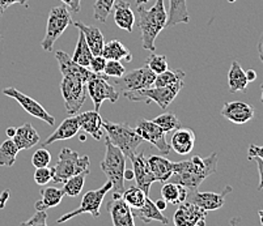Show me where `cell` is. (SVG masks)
Returning a JSON list of instances; mask_svg holds the SVG:
<instances>
[{
	"instance_id": "obj_1",
	"label": "cell",
	"mask_w": 263,
	"mask_h": 226,
	"mask_svg": "<svg viewBox=\"0 0 263 226\" xmlns=\"http://www.w3.org/2000/svg\"><path fill=\"white\" fill-rule=\"evenodd\" d=\"M217 170V154L211 153L202 158L199 156L191 157L189 161L173 162V175L171 182L185 186L190 191L198 190L199 186Z\"/></svg>"
},
{
	"instance_id": "obj_2",
	"label": "cell",
	"mask_w": 263,
	"mask_h": 226,
	"mask_svg": "<svg viewBox=\"0 0 263 226\" xmlns=\"http://www.w3.org/2000/svg\"><path fill=\"white\" fill-rule=\"evenodd\" d=\"M138 13H139V26L142 33V45L143 49L148 51H155V42L157 35L161 33L162 29L166 28L168 21V12L165 8L164 0H156L154 7L145 9L144 7L138 6Z\"/></svg>"
},
{
	"instance_id": "obj_3",
	"label": "cell",
	"mask_w": 263,
	"mask_h": 226,
	"mask_svg": "<svg viewBox=\"0 0 263 226\" xmlns=\"http://www.w3.org/2000/svg\"><path fill=\"white\" fill-rule=\"evenodd\" d=\"M102 128L106 131L107 139L117 148L121 149L126 158H133L136 154V149L144 142V140L136 134L135 130L131 128L127 123L110 122L107 119L102 120Z\"/></svg>"
},
{
	"instance_id": "obj_4",
	"label": "cell",
	"mask_w": 263,
	"mask_h": 226,
	"mask_svg": "<svg viewBox=\"0 0 263 226\" xmlns=\"http://www.w3.org/2000/svg\"><path fill=\"white\" fill-rule=\"evenodd\" d=\"M105 157L101 161V170L106 175L107 180L111 182V190L114 194L122 195L124 191L123 173L126 170V156L111 144L109 139H105Z\"/></svg>"
},
{
	"instance_id": "obj_5",
	"label": "cell",
	"mask_w": 263,
	"mask_h": 226,
	"mask_svg": "<svg viewBox=\"0 0 263 226\" xmlns=\"http://www.w3.org/2000/svg\"><path fill=\"white\" fill-rule=\"evenodd\" d=\"M89 165L90 159L88 156H79L76 151L63 148L59 153L58 162L52 166V170H54L52 182L64 183L68 178L80 174V173L89 174Z\"/></svg>"
},
{
	"instance_id": "obj_6",
	"label": "cell",
	"mask_w": 263,
	"mask_h": 226,
	"mask_svg": "<svg viewBox=\"0 0 263 226\" xmlns=\"http://www.w3.org/2000/svg\"><path fill=\"white\" fill-rule=\"evenodd\" d=\"M182 88L183 80H179L168 87H152L148 89L124 92L123 94L126 98L133 102H145V104L155 102L156 105H159L161 110H166L169 105L178 96Z\"/></svg>"
},
{
	"instance_id": "obj_7",
	"label": "cell",
	"mask_w": 263,
	"mask_h": 226,
	"mask_svg": "<svg viewBox=\"0 0 263 226\" xmlns=\"http://www.w3.org/2000/svg\"><path fill=\"white\" fill-rule=\"evenodd\" d=\"M72 24V17H71L70 9L67 6H58L51 8L49 12V17H47L46 24V33L45 38L41 41V47L45 51H51L54 44L58 41V38L66 32V29Z\"/></svg>"
},
{
	"instance_id": "obj_8",
	"label": "cell",
	"mask_w": 263,
	"mask_h": 226,
	"mask_svg": "<svg viewBox=\"0 0 263 226\" xmlns=\"http://www.w3.org/2000/svg\"><path fill=\"white\" fill-rule=\"evenodd\" d=\"M61 93L67 113L76 115L87 99V83L75 76H63L61 81Z\"/></svg>"
},
{
	"instance_id": "obj_9",
	"label": "cell",
	"mask_w": 263,
	"mask_h": 226,
	"mask_svg": "<svg viewBox=\"0 0 263 226\" xmlns=\"http://www.w3.org/2000/svg\"><path fill=\"white\" fill-rule=\"evenodd\" d=\"M111 182L107 180L101 189L95 190V191H88L87 194L83 196V200H81L79 208H76L75 211H71L66 215L61 216V217L57 220V223H63L66 221L71 220V218L76 217L79 215H83V213H89L93 217H100V209H101L102 201H104L105 195L109 191H111Z\"/></svg>"
},
{
	"instance_id": "obj_10",
	"label": "cell",
	"mask_w": 263,
	"mask_h": 226,
	"mask_svg": "<svg viewBox=\"0 0 263 226\" xmlns=\"http://www.w3.org/2000/svg\"><path fill=\"white\" fill-rule=\"evenodd\" d=\"M88 94L92 98L95 110L100 111L104 101H110L116 104L119 98V92L114 84H110L106 76L96 75L87 81Z\"/></svg>"
},
{
	"instance_id": "obj_11",
	"label": "cell",
	"mask_w": 263,
	"mask_h": 226,
	"mask_svg": "<svg viewBox=\"0 0 263 226\" xmlns=\"http://www.w3.org/2000/svg\"><path fill=\"white\" fill-rule=\"evenodd\" d=\"M155 75L152 71L148 68V66H143V67L134 70L128 73H124L122 77H118L114 80V85L116 88L122 92H134V90H142L152 88L155 84Z\"/></svg>"
},
{
	"instance_id": "obj_12",
	"label": "cell",
	"mask_w": 263,
	"mask_h": 226,
	"mask_svg": "<svg viewBox=\"0 0 263 226\" xmlns=\"http://www.w3.org/2000/svg\"><path fill=\"white\" fill-rule=\"evenodd\" d=\"M2 92H3L4 96L17 101V104L20 105L21 108L29 114V115L34 116V118L40 119L42 122L47 123V125L51 126V127L55 125L54 116H52L51 114H49V111H46V109H45L41 104H38L35 99H33L32 97L26 96V94H24L23 92L17 90L16 88H4Z\"/></svg>"
},
{
	"instance_id": "obj_13",
	"label": "cell",
	"mask_w": 263,
	"mask_h": 226,
	"mask_svg": "<svg viewBox=\"0 0 263 226\" xmlns=\"http://www.w3.org/2000/svg\"><path fill=\"white\" fill-rule=\"evenodd\" d=\"M135 132L142 137L144 141L151 142V144L156 147L157 151L166 156L171 152V145L166 141V134L164 131L154 122V120H147V119H142L139 120L138 126L135 128Z\"/></svg>"
},
{
	"instance_id": "obj_14",
	"label": "cell",
	"mask_w": 263,
	"mask_h": 226,
	"mask_svg": "<svg viewBox=\"0 0 263 226\" xmlns=\"http://www.w3.org/2000/svg\"><path fill=\"white\" fill-rule=\"evenodd\" d=\"M205 217L207 211L186 200L178 204L173 221L177 226H203L205 225Z\"/></svg>"
},
{
	"instance_id": "obj_15",
	"label": "cell",
	"mask_w": 263,
	"mask_h": 226,
	"mask_svg": "<svg viewBox=\"0 0 263 226\" xmlns=\"http://www.w3.org/2000/svg\"><path fill=\"white\" fill-rule=\"evenodd\" d=\"M232 192V187L227 186L223 192H199L198 190L189 191L186 200L197 204L198 207L203 208L204 211H217L223 208L226 203V196Z\"/></svg>"
},
{
	"instance_id": "obj_16",
	"label": "cell",
	"mask_w": 263,
	"mask_h": 226,
	"mask_svg": "<svg viewBox=\"0 0 263 226\" xmlns=\"http://www.w3.org/2000/svg\"><path fill=\"white\" fill-rule=\"evenodd\" d=\"M106 208L114 226H134L135 223L133 209L124 201L122 195L114 194L113 199L106 204Z\"/></svg>"
},
{
	"instance_id": "obj_17",
	"label": "cell",
	"mask_w": 263,
	"mask_h": 226,
	"mask_svg": "<svg viewBox=\"0 0 263 226\" xmlns=\"http://www.w3.org/2000/svg\"><path fill=\"white\" fill-rule=\"evenodd\" d=\"M131 162L134 166V179L136 180V186L139 187L140 190L144 191V194L149 195V190L152 187L155 182H157L156 178L154 177L152 171H151L149 166L147 162V156H145V152L139 154H135V156L131 158Z\"/></svg>"
},
{
	"instance_id": "obj_18",
	"label": "cell",
	"mask_w": 263,
	"mask_h": 226,
	"mask_svg": "<svg viewBox=\"0 0 263 226\" xmlns=\"http://www.w3.org/2000/svg\"><path fill=\"white\" fill-rule=\"evenodd\" d=\"M220 114L234 125H245L254 118V108L241 101L226 102Z\"/></svg>"
},
{
	"instance_id": "obj_19",
	"label": "cell",
	"mask_w": 263,
	"mask_h": 226,
	"mask_svg": "<svg viewBox=\"0 0 263 226\" xmlns=\"http://www.w3.org/2000/svg\"><path fill=\"white\" fill-rule=\"evenodd\" d=\"M55 59L58 60L59 71L63 76H75V77L84 80L85 83L96 76V73H93L88 67H83L76 61H73L67 52L57 51L55 52Z\"/></svg>"
},
{
	"instance_id": "obj_20",
	"label": "cell",
	"mask_w": 263,
	"mask_h": 226,
	"mask_svg": "<svg viewBox=\"0 0 263 226\" xmlns=\"http://www.w3.org/2000/svg\"><path fill=\"white\" fill-rule=\"evenodd\" d=\"M195 141H197V136L194 130L187 127H178L174 130L169 145H171V149H173L177 154L185 156L193 152Z\"/></svg>"
},
{
	"instance_id": "obj_21",
	"label": "cell",
	"mask_w": 263,
	"mask_h": 226,
	"mask_svg": "<svg viewBox=\"0 0 263 226\" xmlns=\"http://www.w3.org/2000/svg\"><path fill=\"white\" fill-rule=\"evenodd\" d=\"M79 119V125H80V130L87 132L88 135L93 137L95 140L102 139V120L101 115L99 111H83V113L76 114Z\"/></svg>"
},
{
	"instance_id": "obj_22",
	"label": "cell",
	"mask_w": 263,
	"mask_h": 226,
	"mask_svg": "<svg viewBox=\"0 0 263 226\" xmlns=\"http://www.w3.org/2000/svg\"><path fill=\"white\" fill-rule=\"evenodd\" d=\"M80 131V125H79L78 115H70L67 119H64L63 122L58 126V128L42 142L41 147H47L51 145L52 142L59 141V140H67L71 137L76 136L78 132Z\"/></svg>"
},
{
	"instance_id": "obj_23",
	"label": "cell",
	"mask_w": 263,
	"mask_h": 226,
	"mask_svg": "<svg viewBox=\"0 0 263 226\" xmlns=\"http://www.w3.org/2000/svg\"><path fill=\"white\" fill-rule=\"evenodd\" d=\"M72 24L78 28L79 32L84 34L85 41H87L93 55H101L102 49H104L105 45V37L101 30L99 28H96V26L87 25V24L81 23V21H76V23Z\"/></svg>"
},
{
	"instance_id": "obj_24",
	"label": "cell",
	"mask_w": 263,
	"mask_h": 226,
	"mask_svg": "<svg viewBox=\"0 0 263 226\" xmlns=\"http://www.w3.org/2000/svg\"><path fill=\"white\" fill-rule=\"evenodd\" d=\"M113 12L114 23L119 29L126 30L128 33L133 32L134 25H135V13L131 8V4L128 2L119 0V2L114 3Z\"/></svg>"
},
{
	"instance_id": "obj_25",
	"label": "cell",
	"mask_w": 263,
	"mask_h": 226,
	"mask_svg": "<svg viewBox=\"0 0 263 226\" xmlns=\"http://www.w3.org/2000/svg\"><path fill=\"white\" fill-rule=\"evenodd\" d=\"M147 162L157 182H168L173 175V162L162 154L147 157Z\"/></svg>"
},
{
	"instance_id": "obj_26",
	"label": "cell",
	"mask_w": 263,
	"mask_h": 226,
	"mask_svg": "<svg viewBox=\"0 0 263 226\" xmlns=\"http://www.w3.org/2000/svg\"><path fill=\"white\" fill-rule=\"evenodd\" d=\"M12 140L18 148V151H25V149H30L37 145L41 137L32 123H25L21 127L16 128V134L12 137Z\"/></svg>"
},
{
	"instance_id": "obj_27",
	"label": "cell",
	"mask_w": 263,
	"mask_h": 226,
	"mask_svg": "<svg viewBox=\"0 0 263 226\" xmlns=\"http://www.w3.org/2000/svg\"><path fill=\"white\" fill-rule=\"evenodd\" d=\"M133 209L134 217H138L140 221L145 223H149L152 221H157L164 225H168L169 220L162 215V211H160L156 204L151 200L149 197H145V201L140 208H131Z\"/></svg>"
},
{
	"instance_id": "obj_28",
	"label": "cell",
	"mask_w": 263,
	"mask_h": 226,
	"mask_svg": "<svg viewBox=\"0 0 263 226\" xmlns=\"http://www.w3.org/2000/svg\"><path fill=\"white\" fill-rule=\"evenodd\" d=\"M189 191H190V190L186 189L185 186L168 180V182L162 183L161 196L168 204L178 206V204L186 201Z\"/></svg>"
},
{
	"instance_id": "obj_29",
	"label": "cell",
	"mask_w": 263,
	"mask_h": 226,
	"mask_svg": "<svg viewBox=\"0 0 263 226\" xmlns=\"http://www.w3.org/2000/svg\"><path fill=\"white\" fill-rule=\"evenodd\" d=\"M190 16L187 12V2L186 0H169V11L166 26L177 25V24H189Z\"/></svg>"
},
{
	"instance_id": "obj_30",
	"label": "cell",
	"mask_w": 263,
	"mask_h": 226,
	"mask_svg": "<svg viewBox=\"0 0 263 226\" xmlns=\"http://www.w3.org/2000/svg\"><path fill=\"white\" fill-rule=\"evenodd\" d=\"M248 78H246L245 71L242 70L241 64L237 60H233L231 64V70L228 72V85L229 92L232 94L238 92H246L248 88Z\"/></svg>"
},
{
	"instance_id": "obj_31",
	"label": "cell",
	"mask_w": 263,
	"mask_h": 226,
	"mask_svg": "<svg viewBox=\"0 0 263 226\" xmlns=\"http://www.w3.org/2000/svg\"><path fill=\"white\" fill-rule=\"evenodd\" d=\"M41 200L35 201V211H46L49 208H55L62 203L64 197L63 189L58 187H47L41 191Z\"/></svg>"
},
{
	"instance_id": "obj_32",
	"label": "cell",
	"mask_w": 263,
	"mask_h": 226,
	"mask_svg": "<svg viewBox=\"0 0 263 226\" xmlns=\"http://www.w3.org/2000/svg\"><path fill=\"white\" fill-rule=\"evenodd\" d=\"M101 55L105 59H113V60H133V54L122 42L117 41V39H111L104 45Z\"/></svg>"
},
{
	"instance_id": "obj_33",
	"label": "cell",
	"mask_w": 263,
	"mask_h": 226,
	"mask_svg": "<svg viewBox=\"0 0 263 226\" xmlns=\"http://www.w3.org/2000/svg\"><path fill=\"white\" fill-rule=\"evenodd\" d=\"M93 58V54L90 51L89 46H88L87 41H85V37L83 33H79L78 44H76L75 52L72 55V60L76 61L78 64L83 66V67H89V63Z\"/></svg>"
},
{
	"instance_id": "obj_34",
	"label": "cell",
	"mask_w": 263,
	"mask_h": 226,
	"mask_svg": "<svg viewBox=\"0 0 263 226\" xmlns=\"http://www.w3.org/2000/svg\"><path fill=\"white\" fill-rule=\"evenodd\" d=\"M18 152L20 151L12 139L2 142V145H0V166L11 168V166L15 165Z\"/></svg>"
},
{
	"instance_id": "obj_35",
	"label": "cell",
	"mask_w": 263,
	"mask_h": 226,
	"mask_svg": "<svg viewBox=\"0 0 263 226\" xmlns=\"http://www.w3.org/2000/svg\"><path fill=\"white\" fill-rule=\"evenodd\" d=\"M88 174L84 173H80V174H76L73 177L68 178L66 182L63 183V191L64 195L70 197H76L81 191H83V187H84L85 178Z\"/></svg>"
},
{
	"instance_id": "obj_36",
	"label": "cell",
	"mask_w": 263,
	"mask_h": 226,
	"mask_svg": "<svg viewBox=\"0 0 263 226\" xmlns=\"http://www.w3.org/2000/svg\"><path fill=\"white\" fill-rule=\"evenodd\" d=\"M122 197L124 201L131 207V208H140L144 204L147 195L144 194L143 190H140L138 186H131L130 189L124 190Z\"/></svg>"
},
{
	"instance_id": "obj_37",
	"label": "cell",
	"mask_w": 263,
	"mask_h": 226,
	"mask_svg": "<svg viewBox=\"0 0 263 226\" xmlns=\"http://www.w3.org/2000/svg\"><path fill=\"white\" fill-rule=\"evenodd\" d=\"M185 72L182 70H166L164 72L156 75L155 78L154 87H168V85L174 84V83L179 81V80H183L185 78Z\"/></svg>"
},
{
	"instance_id": "obj_38",
	"label": "cell",
	"mask_w": 263,
	"mask_h": 226,
	"mask_svg": "<svg viewBox=\"0 0 263 226\" xmlns=\"http://www.w3.org/2000/svg\"><path fill=\"white\" fill-rule=\"evenodd\" d=\"M116 0H96L93 4V17L100 23H106L109 15L113 12Z\"/></svg>"
},
{
	"instance_id": "obj_39",
	"label": "cell",
	"mask_w": 263,
	"mask_h": 226,
	"mask_svg": "<svg viewBox=\"0 0 263 226\" xmlns=\"http://www.w3.org/2000/svg\"><path fill=\"white\" fill-rule=\"evenodd\" d=\"M154 122L164 131L165 134L172 132V131L177 130L178 127H181V123H179V119L177 118L176 114L173 113H164L161 115L156 116L154 119Z\"/></svg>"
},
{
	"instance_id": "obj_40",
	"label": "cell",
	"mask_w": 263,
	"mask_h": 226,
	"mask_svg": "<svg viewBox=\"0 0 263 226\" xmlns=\"http://www.w3.org/2000/svg\"><path fill=\"white\" fill-rule=\"evenodd\" d=\"M147 66L155 75L164 72L169 68L168 60L165 55H157V54H151L149 58L147 60Z\"/></svg>"
},
{
	"instance_id": "obj_41",
	"label": "cell",
	"mask_w": 263,
	"mask_h": 226,
	"mask_svg": "<svg viewBox=\"0 0 263 226\" xmlns=\"http://www.w3.org/2000/svg\"><path fill=\"white\" fill-rule=\"evenodd\" d=\"M105 76L107 77L118 78L126 73V68H124L123 64L121 63V60H113V59H107L106 66H105L104 70Z\"/></svg>"
},
{
	"instance_id": "obj_42",
	"label": "cell",
	"mask_w": 263,
	"mask_h": 226,
	"mask_svg": "<svg viewBox=\"0 0 263 226\" xmlns=\"http://www.w3.org/2000/svg\"><path fill=\"white\" fill-rule=\"evenodd\" d=\"M51 162V153H50L47 149H45V147H41L40 149L33 153L32 157V165L37 168H45V166H50Z\"/></svg>"
},
{
	"instance_id": "obj_43",
	"label": "cell",
	"mask_w": 263,
	"mask_h": 226,
	"mask_svg": "<svg viewBox=\"0 0 263 226\" xmlns=\"http://www.w3.org/2000/svg\"><path fill=\"white\" fill-rule=\"evenodd\" d=\"M52 175H54V170L50 166H45V168H37L34 173V182L38 186H45L52 180Z\"/></svg>"
},
{
	"instance_id": "obj_44",
	"label": "cell",
	"mask_w": 263,
	"mask_h": 226,
	"mask_svg": "<svg viewBox=\"0 0 263 226\" xmlns=\"http://www.w3.org/2000/svg\"><path fill=\"white\" fill-rule=\"evenodd\" d=\"M106 60L107 59H105L102 55H93L92 60H90L89 63V67L88 68H89L93 73H96V75H101V73H104Z\"/></svg>"
},
{
	"instance_id": "obj_45",
	"label": "cell",
	"mask_w": 263,
	"mask_h": 226,
	"mask_svg": "<svg viewBox=\"0 0 263 226\" xmlns=\"http://www.w3.org/2000/svg\"><path fill=\"white\" fill-rule=\"evenodd\" d=\"M23 225L28 226H46L47 225V215L46 211H37L34 216L29 218L28 221L23 222Z\"/></svg>"
},
{
	"instance_id": "obj_46",
	"label": "cell",
	"mask_w": 263,
	"mask_h": 226,
	"mask_svg": "<svg viewBox=\"0 0 263 226\" xmlns=\"http://www.w3.org/2000/svg\"><path fill=\"white\" fill-rule=\"evenodd\" d=\"M254 157H259V158L263 159V147H259V145L250 144L248 149V159L252 161Z\"/></svg>"
},
{
	"instance_id": "obj_47",
	"label": "cell",
	"mask_w": 263,
	"mask_h": 226,
	"mask_svg": "<svg viewBox=\"0 0 263 226\" xmlns=\"http://www.w3.org/2000/svg\"><path fill=\"white\" fill-rule=\"evenodd\" d=\"M62 3L66 4L67 8L70 9L72 13H79L80 12L81 0H61Z\"/></svg>"
},
{
	"instance_id": "obj_48",
	"label": "cell",
	"mask_w": 263,
	"mask_h": 226,
	"mask_svg": "<svg viewBox=\"0 0 263 226\" xmlns=\"http://www.w3.org/2000/svg\"><path fill=\"white\" fill-rule=\"evenodd\" d=\"M28 2L29 0H0V8L4 12L12 4H21L24 7H28Z\"/></svg>"
},
{
	"instance_id": "obj_49",
	"label": "cell",
	"mask_w": 263,
	"mask_h": 226,
	"mask_svg": "<svg viewBox=\"0 0 263 226\" xmlns=\"http://www.w3.org/2000/svg\"><path fill=\"white\" fill-rule=\"evenodd\" d=\"M254 162L258 166V173H259V184H258V191L263 190V159L259 157H254ZM252 159V161H253Z\"/></svg>"
},
{
	"instance_id": "obj_50",
	"label": "cell",
	"mask_w": 263,
	"mask_h": 226,
	"mask_svg": "<svg viewBox=\"0 0 263 226\" xmlns=\"http://www.w3.org/2000/svg\"><path fill=\"white\" fill-rule=\"evenodd\" d=\"M245 75H246V78H248L249 83H253L257 80V72H255L254 70H248L245 72Z\"/></svg>"
},
{
	"instance_id": "obj_51",
	"label": "cell",
	"mask_w": 263,
	"mask_h": 226,
	"mask_svg": "<svg viewBox=\"0 0 263 226\" xmlns=\"http://www.w3.org/2000/svg\"><path fill=\"white\" fill-rule=\"evenodd\" d=\"M258 54H259V59L263 63V33L260 34L259 42H258Z\"/></svg>"
},
{
	"instance_id": "obj_52",
	"label": "cell",
	"mask_w": 263,
	"mask_h": 226,
	"mask_svg": "<svg viewBox=\"0 0 263 226\" xmlns=\"http://www.w3.org/2000/svg\"><path fill=\"white\" fill-rule=\"evenodd\" d=\"M9 194H11L9 191H4L3 194H2V196H0V208H3L4 207V204H6L7 199H8V196H9Z\"/></svg>"
},
{
	"instance_id": "obj_53",
	"label": "cell",
	"mask_w": 263,
	"mask_h": 226,
	"mask_svg": "<svg viewBox=\"0 0 263 226\" xmlns=\"http://www.w3.org/2000/svg\"><path fill=\"white\" fill-rule=\"evenodd\" d=\"M134 177H135V174H134V170H127V169L124 170V173H123V178H124V179H126V180H133Z\"/></svg>"
},
{
	"instance_id": "obj_54",
	"label": "cell",
	"mask_w": 263,
	"mask_h": 226,
	"mask_svg": "<svg viewBox=\"0 0 263 226\" xmlns=\"http://www.w3.org/2000/svg\"><path fill=\"white\" fill-rule=\"evenodd\" d=\"M156 207L160 209V211H164V209H166V206H168V203L164 200V199H160V200H156Z\"/></svg>"
},
{
	"instance_id": "obj_55",
	"label": "cell",
	"mask_w": 263,
	"mask_h": 226,
	"mask_svg": "<svg viewBox=\"0 0 263 226\" xmlns=\"http://www.w3.org/2000/svg\"><path fill=\"white\" fill-rule=\"evenodd\" d=\"M6 134H7V136L9 137V139H12V137L15 136V134H16V128H15V127H9V128H7Z\"/></svg>"
},
{
	"instance_id": "obj_56",
	"label": "cell",
	"mask_w": 263,
	"mask_h": 226,
	"mask_svg": "<svg viewBox=\"0 0 263 226\" xmlns=\"http://www.w3.org/2000/svg\"><path fill=\"white\" fill-rule=\"evenodd\" d=\"M151 0H136V7L138 6H143V4H147L149 3Z\"/></svg>"
},
{
	"instance_id": "obj_57",
	"label": "cell",
	"mask_w": 263,
	"mask_h": 226,
	"mask_svg": "<svg viewBox=\"0 0 263 226\" xmlns=\"http://www.w3.org/2000/svg\"><path fill=\"white\" fill-rule=\"evenodd\" d=\"M258 216H259L260 225H263V211H259V212H258Z\"/></svg>"
},
{
	"instance_id": "obj_58",
	"label": "cell",
	"mask_w": 263,
	"mask_h": 226,
	"mask_svg": "<svg viewBox=\"0 0 263 226\" xmlns=\"http://www.w3.org/2000/svg\"><path fill=\"white\" fill-rule=\"evenodd\" d=\"M260 89H262V96H260V101L263 102V84L260 85Z\"/></svg>"
},
{
	"instance_id": "obj_59",
	"label": "cell",
	"mask_w": 263,
	"mask_h": 226,
	"mask_svg": "<svg viewBox=\"0 0 263 226\" xmlns=\"http://www.w3.org/2000/svg\"><path fill=\"white\" fill-rule=\"evenodd\" d=\"M80 140H81V141H84V140H85V136H84V135H83V136H80Z\"/></svg>"
},
{
	"instance_id": "obj_60",
	"label": "cell",
	"mask_w": 263,
	"mask_h": 226,
	"mask_svg": "<svg viewBox=\"0 0 263 226\" xmlns=\"http://www.w3.org/2000/svg\"><path fill=\"white\" fill-rule=\"evenodd\" d=\"M229 3H234V2H236V0H228Z\"/></svg>"
},
{
	"instance_id": "obj_61",
	"label": "cell",
	"mask_w": 263,
	"mask_h": 226,
	"mask_svg": "<svg viewBox=\"0 0 263 226\" xmlns=\"http://www.w3.org/2000/svg\"><path fill=\"white\" fill-rule=\"evenodd\" d=\"M2 13H3V9L0 8V15H2Z\"/></svg>"
}]
</instances>
